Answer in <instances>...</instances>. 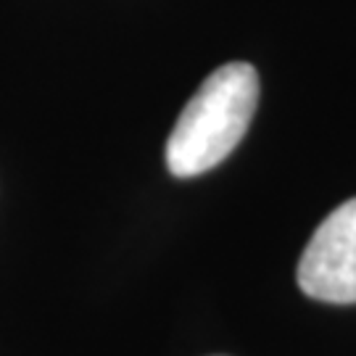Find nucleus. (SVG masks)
Wrapping results in <instances>:
<instances>
[{"mask_svg": "<svg viewBox=\"0 0 356 356\" xmlns=\"http://www.w3.org/2000/svg\"><path fill=\"white\" fill-rule=\"evenodd\" d=\"M259 103V74L251 64L219 66L182 108L166 143L175 177H195L225 161L243 140Z\"/></svg>", "mask_w": 356, "mask_h": 356, "instance_id": "nucleus-1", "label": "nucleus"}, {"mask_svg": "<svg viewBox=\"0 0 356 356\" xmlns=\"http://www.w3.org/2000/svg\"><path fill=\"white\" fill-rule=\"evenodd\" d=\"M298 285L325 304H356V198L338 206L298 261Z\"/></svg>", "mask_w": 356, "mask_h": 356, "instance_id": "nucleus-2", "label": "nucleus"}]
</instances>
